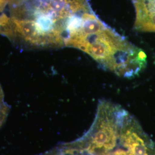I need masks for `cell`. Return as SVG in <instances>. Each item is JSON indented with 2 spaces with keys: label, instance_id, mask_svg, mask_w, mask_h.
<instances>
[{
  "label": "cell",
  "instance_id": "1",
  "mask_svg": "<svg viewBox=\"0 0 155 155\" xmlns=\"http://www.w3.org/2000/svg\"><path fill=\"white\" fill-rule=\"evenodd\" d=\"M127 111L109 101H100L96 116L89 131L77 141L94 155L110 152L120 142L122 124Z\"/></svg>",
  "mask_w": 155,
  "mask_h": 155
},
{
  "label": "cell",
  "instance_id": "2",
  "mask_svg": "<svg viewBox=\"0 0 155 155\" xmlns=\"http://www.w3.org/2000/svg\"><path fill=\"white\" fill-rule=\"evenodd\" d=\"M120 143L133 155H155V144L128 112L122 124Z\"/></svg>",
  "mask_w": 155,
  "mask_h": 155
},
{
  "label": "cell",
  "instance_id": "3",
  "mask_svg": "<svg viewBox=\"0 0 155 155\" xmlns=\"http://www.w3.org/2000/svg\"><path fill=\"white\" fill-rule=\"evenodd\" d=\"M135 8L134 29L155 32V0H132Z\"/></svg>",
  "mask_w": 155,
  "mask_h": 155
},
{
  "label": "cell",
  "instance_id": "4",
  "mask_svg": "<svg viewBox=\"0 0 155 155\" xmlns=\"http://www.w3.org/2000/svg\"><path fill=\"white\" fill-rule=\"evenodd\" d=\"M9 106L4 101V95L0 86V127L3 125L9 113Z\"/></svg>",
  "mask_w": 155,
  "mask_h": 155
},
{
  "label": "cell",
  "instance_id": "5",
  "mask_svg": "<svg viewBox=\"0 0 155 155\" xmlns=\"http://www.w3.org/2000/svg\"><path fill=\"white\" fill-rule=\"evenodd\" d=\"M25 0H7L9 4L13 6H16L22 4Z\"/></svg>",
  "mask_w": 155,
  "mask_h": 155
}]
</instances>
